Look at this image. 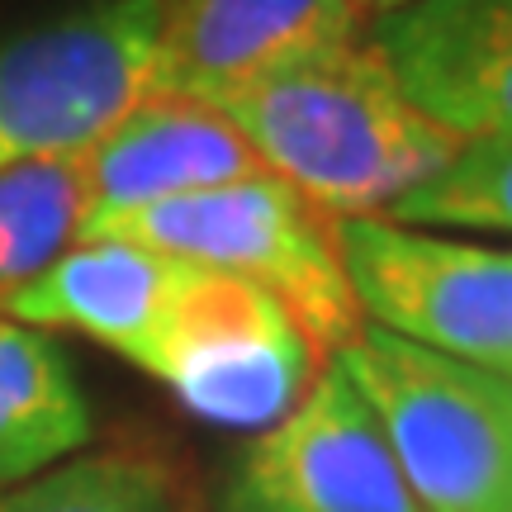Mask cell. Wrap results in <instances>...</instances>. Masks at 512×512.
Masks as SVG:
<instances>
[{
	"instance_id": "obj_13",
	"label": "cell",
	"mask_w": 512,
	"mask_h": 512,
	"mask_svg": "<svg viewBox=\"0 0 512 512\" xmlns=\"http://www.w3.org/2000/svg\"><path fill=\"white\" fill-rule=\"evenodd\" d=\"M91 223L81 157H34L0 166V309Z\"/></svg>"
},
{
	"instance_id": "obj_8",
	"label": "cell",
	"mask_w": 512,
	"mask_h": 512,
	"mask_svg": "<svg viewBox=\"0 0 512 512\" xmlns=\"http://www.w3.org/2000/svg\"><path fill=\"white\" fill-rule=\"evenodd\" d=\"M361 34L427 119L456 138L512 133V0H408Z\"/></svg>"
},
{
	"instance_id": "obj_11",
	"label": "cell",
	"mask_w": 512,
	"mask_h": 512,
	"mask_svg": "<svg viewBox=\"0 0 512 512\" xmlns=\"http://www.w3.org/2000/svg\"><path fill=\"white\" fill-rule=\"evenodd\" d=\"M185 271H190L185 261L147 252L138 242L81 238L43 275H34L15 299H5L0 313H10L38 332L72 328L100 347H110L114 356L143 366Z\"/></svg>"
},
{
	"instance_id": "obj_10",
	"label": "cell",
	"mask_w": 512,
	"mask_h": 512,
	"mask_svg": "<svg viewBox=\"0 0 512 512\" xmlns=\"http://www.w3.org/2000/svg\"><path fill=\"white\" fill-rule=\"evenodd\" d=\"M81 171L91 195L86 228L143 204L266 176V166L219 110L171 91L143 95L100 143L81 152Z\"/></svg>"
},
{
	"instance_id": "obj_12",
	"label": "cell",
	"mask_w": 512,
	"mask_h": 512,
	"mask_svg": "<svg viewBox=\"0 0 512 512\" xmlns=\"http://www.w3.org/2000/svg\"><path fill=\"white\" fill-rule=\"evenodd\" d=\"M91 441V403L48 332L0 313V489Z\"/></svg>"
},
{
	"instance_id": "obj_1",
	"label": "cell",
	"mask_w": 512,
	"mask_h": 512,
	"mask_svg": "<svg viewBox=\"0 0 512 512\" xmlns=\"http://www.w3.org/2000/svg\"><path fill=\"white\" fill-rule=\"evenodd\" d=\"M204 105L328 219L389 214L460 147L451 128L408 100L366 34L271 67Z\"/></svg>"
},
{
	"instance_id": "obj_4",
	"label": "cell",
	"mask_w": 512,
	"mask_h": 512,
	"mask_svg": "<svg viewBox=\"0 0 512 512\" xmlns=\"http://www.w3.org/2000/svg\"><path fill=\"white\" fill-rule=\"evenodd\" d=\"M157 0H81L0 38V166L81 157L157 91Z\"/></svg>"
},
{
	"instance_id": "obj_16",
	"label": "cell",
	"mask_w": 512,
	"mask_h": 512,
	"mask_svg": "<svg viewBox=\"0 0 512 512\" xmlns=\"http://www.w3.org/2000/svg\"><path fill=\"white\" fill-rule=\"evenodd\" d=\"M356 5V15H361V24L375 15H389V10H399V5H408V0H351Z\"/></svg>"
},
{
	"instance_id": "obj_5",
	"label": "cell",
	"mask_w": 512,
	"mask_h": 512,
	"mask_svg": "<svg viewBox=\"0 0 512 512\" xmlns=\"http://www.w3.org/2000/svg\"><path fill=\"white\" fill-rule=\"evenodd\" d=\"M370 328L512 380V247L394 219H332Z\"/></svg>"
},
{
	"instance_id": "obj_3",
	"label": "cell",
	"mask_w": 512,
	"mask_h": 512,
	"mask_svg": "<svg viewBox=\"0 0 512 512\" xmlns=\"http://www.w3.org/2000/svg\"><path fill=\"white\" fill-rule=\"evenodd\" d=\"M332 361L422 512H512V380L370 323Z\"/></svg>"
},
{
	"instance_id": "obj_7",
	"label": "cell",
	"mask_w": 512,
	"mask_h": 512,
	"mask_svg": "<svg viewBox=\"0 0 512 512\" xmlns=\"http://www.w3.org/2000/svg\"><path fill=\"white\" fill-rule=\"evenodd\" d=\"M233 512H422L361 394L323 361L304 399L256 432L233 479Z\"/></svg>"
},
{
	"instance_id": "obj_15",
	"label": "cell",
	"mask_w": 512,
	"mask_h": 512,
	"mask_svg": "<svg viewBox=\"0 0 512 512\" xmlns=\"http://www.w3.org/2000/svg\"><path fill=\"white\" fill-rule=\"evenodd\" d=\"M380 219L432 233H508L512 238V133L460 138L437 176L413 185Z\"/></svg>"
},
{
	"instance_id": "obj_2",
	"label": "cell",
	"mask_w": 512,
	"mask_h": 512,
	"mask_svg": "<svg viewBox=\"0 0 512 512\" xmlns=\"http://www.w3.org/2000/svg\"><path fill=\"white\" fill-rule=\"evenodd\" d=\"M86 238L138 242L147 252L266 290L294 313L318 361H332L366 328L337 256L332 219L271 171L100 219Z\"/></svg>"
},
{
	"instance_id": "obj_6",
	"label": "cell",
	"mask_w": 512,
	"mask_h": 512,
	"mask_svg": "<svg viewBox=\"0 0 512 512\" xmlns=\"http://www.w3.org/2000/svg\"><path fill=\"white\" fill-rule=\"evenodd\" d=\"M318 351L294 313L247 280L190 266L143 366L204 422L266 432L304 399Z\"/></svg>"
},
{
	"instance_id": "obj_14",
	"label": "cell",
	"mask_w": 512,
	"mask_h": 512,
	"mask_svg": "<svg viewBox=\"0 0 512 512\" xmlns=\"http://www.w3.org/2000/svg\"><path fill=\"white\" fill-rule=\"evenodd\" d=\"M0 512H185L171 465L152 451H76L53 470L0 489Z\"/></svg>"
},
{
	"instance_id": "obj_9",
	"label": "cell",
	"mask_w": 512,
	"mask_h": 512,
	"mask_svg": "<svg viewBox=\"0 0 512 512\" xmlns=\"http://www.w3.org/2000/svg\"><path fill=\"white\" fill-rule=\"evenodd\" d=\"M157 15V91L190 100L361 34L351 0H157Z\"/></svg>"
}]
</instances>
